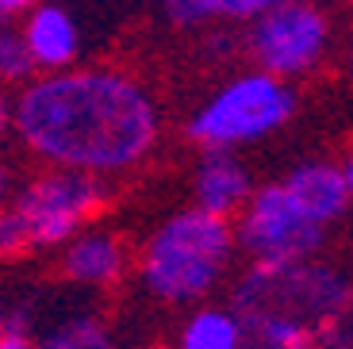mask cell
<instances>
[{"label": "cell", "mask_w": 353, "mask_h": 349, "mask_svg": "<svg viewBox=\"0 0 353 349\" xmlns=\"http://www.w3.org/2000/svg\"><path fill=\"white\" fill-rule=\"evenodd\" d=\"M330 46V19L311 0H288L281 8L250 19L246 50L261 73L288 81L315 70Z\"/></svg>", "instance_id": "cell-5"}, {"label": "cell", "mask_w": 353, "mask_h": 349, "mask_svg": "<svg viewBox=\"0 0 353 349\" xmlns=\"http://www.w3.org/2000/svg\"><path fill=\"white\" fill-rule=\"evenodd\" d=\"M250 192H254L250 169L239 157L230 150H208V157L196 169V208L227 219L230 211H239L250 200Z\"/></svg>", "instance_id": "cell-9"}, {"label": "cell", "mask_w": 353, "mask_h": 349, "mask_svg": "<svg viewBox=\"0 0 353 349\" xmlns=\"http://www.w3.org/2000/svg\"><path fill=\"white\" fill-rule=\"evenodd\" d=\"M104 203V188L81 169H62L31 181L12 208L31 230V246L65 242L92 211Z\"/></svg>", "instance_id": "cell-7"}, {"label": "cell", "mask_w": 353, "mask_h": 349, "mask_svg": "<svg viewBox=\"0 0 353 349\" xmlns=\"http://www.w3.org/2000/svg\"><path fill=\"white\" fill-rule=\"evenodd\" d=\"M35 70V61L23 46V35L0 31V81H27Z\"/></svg>", "instance_id": "cell-14"}, {"label": "cell", "mask_w": 353, "mask_h": 349, "mask_svg": "<svg viewBox=\"0 0 353 349\" xmlns=\"http://www.w3.org/2000/svg\"><path fill=\"white\" fill-rule=\"evenodd\" d=\"M77 23L62 4H39L23 27V46L35 66L43 70H62L77 58Z\"/></svg>", "instance_id": "cell-10"}, {"label": "cell", "mask_w": 353, "mask_h": 349, "mask_svg": "<svg viewBox=\"0 0 353 349\" xmlns=\"http://www.w3.org/2000/svg\"><path fill=\"white\" fill-rule=\"evenodd\" d=\"M284 192L311 223L327 227L334 219L345 215L350 208V192H345V181H342V169L330 166V161H303L296 166L288 177H284Z\"/></svg>", "instance_id": "cell-8"}, {"label": "cell", "mask_w": 353, "mask_h": 349, "mask_svg": "<svg viewBox=\"0 0 353 349\" xmlns=\"http://www.w3.org/2000/svg\"><path fill=\"white\" fill-rule=\"evenodd\" d=\"M296 92L273 73H242L223 85L188 123V139L203 150H234L273 134L292 119Z\"/></svg>", "instance_id": "cell-4"}, {"label": "cell", "mask_w": 353, "mask_h": 349, "mask_svg": "<svg viewBox=\"0 0 353 349\" xmlns=\"http://www.w3.org/2000/svg\"><path fill=\"white\" fill-rule=\"evenodd\" d=\"M234 250V230L223 215L188 208L173 215L146 242L142 277L146 288L165 303H188L215 288Z\"/></svg>", "instance_id": "cell-3"}, {"label": "cell", "mask_w": 353, "mask_h": 349, "mask_svg": "<svg viewBox=\"0 0 353 349\" xmlns=\"http://www.w3.org/2000/svg\"><path fill=\"white\" fill-rule=\"evenodd\" d=\"M181 349H242V330L230 311H196L181 334Z\"/></svg>", "instance_id": "cell-12"}, {"label": "cell", "mask_w": 353, "mask_h": 349, "mask_svg": "<svg viewBox=\"0 0 353 349\" xmlns=\"http://www.w3.org/2000/svg\"><path fill=\"white\" fill-rule=\"evenodd\" d=\"M31 8H35V0H0V16H19Z\"/></svg>", "instance_id": "cell-18"}, {"label": "cell", "mask_w": 353, "mask_h": 349, "mask_svg": "<svg viewBox=\"0 0 353 349\" xmlns=\"http://www.w3.org/2000/svg\"><path fill=\"white\" fill-rule=\"evenodd\" d=\"M27 250H35L27 223L19 219L16 208H0V257H19Z\"/></svg>", "instance_id": "cell-15"}, {"label": "cell", "mask_w": 353, "mask_h": 349, "mask_svg": "<svg viewBox=\"0 0 353 349\" xmlns=\"http://www.w3.org/2000/svg\"><path fill=\"white\" fill-rule=\"evenodd\" d=\"M323 227L311 223L296 203L288 200L284 184H265L242 203L239 235L234 242L254 261H300L323 246Z\"/></svg>", "instance_id": "cell-6"}, {"label": "cell", "mask_w": 353, "mask_h": 349, "mask_svg": "<svg viewBox=\"0 0 353 349\" xmlns=\"http://www.w3.org/2000/svg\"><path fill=\"white\" fill-rule=\"evenodd\" d=\"M19 139L43 161L81 173H115L150 154L158 108L127 73L81 70L27 81L12 108Z\"/></svg>", "instance_id": "cell-1"}, {"label": "cell", "mask_w": 353, "mask_h": 349, "mask_svg": "<svg viewBox=\"0 0 353 349\" xmlns=\"http://www.w3.org/2000/svg\"><path fill=\"white\" fill-rule=\"evenodd\" d=\"M342 181H345V192H350V200H353V154L345 157V166H342Z\"/></svg>", "instance_id": "cell-21"}, {"label": "cell", "mask_w": 353, "mask_h": 349, "mask_svg": "<svg viewBox=\"0 0 353 349\" xmlns=\"http://www.w3.org/2000/svg\"><path fill=\"white\" fill-rule=\"evenodd\" d=\"M288 0H219V16L223 19H257L265 12L281 8Z\"/></svg>", "instance_id": "cell-17"}, {"label": "cell", "mask_w": 353, "mask_h": 349, "mask_svg": "<svg viewBox=\"0 0 353 349\" xmlns=\"http://www.w3.org/2000/svg\"><path fill=\"white\" fill-rule=\"evenodd\" d=\"M0 334H4V311H0Z\"/></svg>", "instance_id": "cell-23"}, {"label": "cell", "mask_w": 353, "mask_h": 349, "mask_svg": "<svg viewBox=\"0 0 353 349\" xmlns=\"http://www.w3.org/2000/svg\"><path fill=\"white\" fill-rule=\"evenodd\" d=\"M169 19L181 27H200L219 16V0H165Z\"/></svg>", "instance_id": "cell-16"}, {"label": "cell", "mask_w": 353, "mask_h": 349, "mask_svg": "<svg viewBox=\"0 0 353 349\" xmlns=\"http://www.w3.org/2000/svg\"><path fill=\"white\" fill-rule=\"evenodd\" d=\"M8 188H12V177H8V169L0 166V208H4V196H8Z\"/></svg>", "instance_id": "cell-22"}, {"label": "cell", "mask_w": 353, "mask_h": 349, "mask_svg": "<svg viewBox=\"0 0 353 349\" xmlns=\"http://www.w3.org/2000/svg\"><path fill=\"white\" fill-rule=\"evenodd\" d=\"M0 349H31V346L23 341V334L8 330V334H0Z\"/></svg>", "instance_id": "cell-19"}, {"label": "cell", "mask_w": 353, "mask_h": 349, "mask_svg": "<svg viewBox=\"0 0 353 349\" xmlns=\"http://www.w3.org/2000/svg\"><path fill=\"white\" fill-rule=\"evenodd\" d=\"M123 265H127V253L115 238L88 235L65 250L62 269L70 280H81V284H115L123 277Z\"/></svg>", "instance_id": "cell-11"}, {"label": "cell", "mask_w": 353, "mask_h": 349, "mask_svg": "<svg viewBox=\"0 0 353 349\" xmlns=\"http://www.w3.org/2000/svg\"><path fill=\"white\" fill-rule=\"evenodd\" d=\"M8 123H12V108H8V100H4V92H0V139L8 131Z\"/></svg>", "instance_id": "cell-20"}, {"label": "cell", "mask_w": 353, "mask_h": 349, "mask_svg": "<svg viewBox=\"0 0 353 349\" xmlns=\"http://www.w3.org/2000/svg\"><path fill=\"white\" fill-rule=\"evenodd\" d=\"M230 315L242 349H353V284L311 257L254 261Z\"/></svg>", "instance_id": "cell-2"}, {"label": "cell", "mask_w": 353, "mask_h": 349, "mask_svg": "<svg viewBox=\"0 0 353 349\" xmlns=\"http://www.w3.org/2000/svg\"><path fill=\"white\" fill-rule=\"evenodd\" d=\"M43 349H112V338L97 319H73V323L58 326L43 341Z\"/></svg>", "instance_id": "cell-13"}]
</instances>
